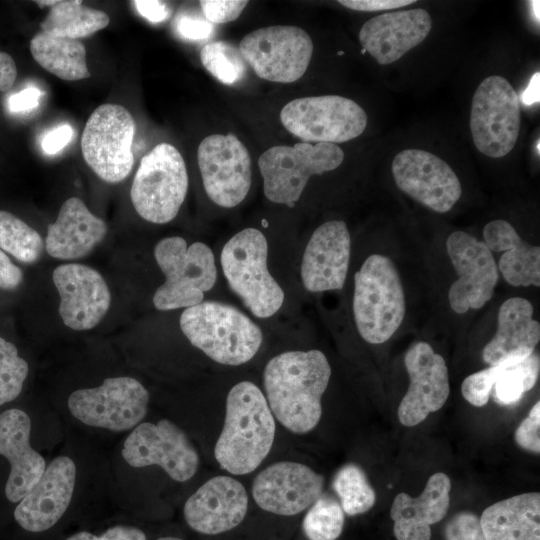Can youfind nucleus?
Masks as SVG:
<instances>
[{
  "mask_svg": "<svg viewBox=\"0 0 540 540\" xmlns=\"http://www.w3.org/2000/svg\"><path fill=\"white\" fill-rule=\"evenodd\" d=\"M404 363L410 383L397 416L402 425L413 427L446 403L450 393L448 368L444 358L427 342L413 344Z\"/></svg>",
  "mask_w": 540,
  "mask_h": 540,
  "instance_id": "nucleus-18",
  "label": "nucleus"
},
{
  "mask_svg": "<svg viewBox=\"0 0 540 540\" xmlns=\"http://www.w3.org/2000/svg\"><path fill=\"white\" fill-rule=\"evenodd\" d=\"M122 456L132 467L160 466L178 482L191 479L199 465L187 435L167 419L137 425L124 442Z\"/></svg>",
  "mask_w": 540,
  "mask_h": 540,
  "instance_id": "nucleus-14",
  "label": "nucleus"
},
{
  "mask_svg": "<svg viewBox=\"0 0 540 540\" xmlns=\"http://www.w3.org/2000/svg\"><path fill=\"white\" fill-rule=\"evenodd\" d=\"M109 21L105 12L85 6L80 0H60L40 27L48 35L78 40L105 28Z\"/></svg>",
  "mask_w": 540,
  "mask_h": 540,
  "instance_id": "nucleus-32",
  "label": "nucleus"
},
{
  "mask_svg": "<svg viewBox=\"0 0 540 540\" xmlns=\"http://www.w3.org/2000/svg\"><path fill=\"white\" fill-rule=\"evenodd\" d=\"M499 366H490L467 376L461 385L464 399L475 407L487 404Z\"/></svg>",
  "mask_w": 540,
  "mask_h": 540,
  "instance_id": "nucleus-39",
  "label": "nucleus"
},
{
  "mask_svg": "<svg viewBox=\"0 0 540 540\" xmlns=\"http://www.w3.org/2000/svg\"><path fill=\"white\" fill-rule=\"evenodd\" d=\"M484 242L494 252H503L499 270L512 286H540V247L525 242L515 228L502 219L483 229Z\"/></svg>",
  "mask_w": 540,
  "mask_h": 540,
  "instance_id": "nucleus-29",
  "label": "nucleus"
},
{
  "mask_svg": "<svg viewBox=\"0 0 540 540\" xmlns=\"http://www.w3.org/2000/svg\"><path fill=\"white\" fill-rule=\"evenodd\" d=\"M338 2L352 10L375 12L401 8L415 3V0H340Z\"/></svg>",
  "mask_w": 540,
  "mask_h": 540,
  "instance_id": "nucleus-46",
  "label": "nucleus"
},
{
  "mask_svg": "<svg viewBox=\"0 0 540 540\" xmlns=\"http://www.w3.org/2000/svg\"><path fill=\"white\" fill-rule=\"evenodd\" d=\"M28 371V363L18 355L17 347L0 337V405L20 394Z\"/></svg>",
  "mask_w": 540,
  "mask_h": 540,
  "instance_id": "nucleus-38",
  "label": "nucleus"
},
{
  "mask_svg": "<svg viewBox=\"0 0 540 540\" xmlns=\"http://www.w3.org/2000/svg\"><path fill=\"white\" fill-rule=\"evenodd\" d=\"M498 366V373L491 393L494 401L498 404L512 405L534 387L539 375L540 359L539 355L534 352L518 363Z\"/></svg>",
  "mask_w": 540,
  "mask_h": 540,
  "instance_id": "nucleus-33",
  "label": "nucleus"
},
{
  "mask_svg": "<svg viewBox=\"0 0 540 540\" xmlns=\"http://www.w3.org/2000/svg\"><path fill=\"white\" fill-rule=\"evenodd\" d=\"M446 540H486L479 518L467 511L454 515L445 527Z\"/></svg>",
  "mask_w": 540,
  "mask_h": 540,
  "instance_id": "nucleus-40",
  "label": "nucleus"
},
{
  "mask_svg": "<svg viewBox=\"0 0 540 540\" xmlns=\"http://www.w3.org/2000/svg\"><path fill=\"white\" fill-rule=\"evenodd\" d=\"M533 312L525 298L512 297L502 303L496 333L482 352L485 363L512 365L534 353L540 340V324L533 319Z\"/></svg>",
  "mask_w": 540,
  "mask_h": 540,
  "instance_id": "nucleus-26",
  "label": "nucleus"
},
{
  "mask_svg": "<svg viewBox=\"0 0 540 540\" xmlns=\"http://www.w3.org/2000/svg\"><path fill=\"white\" fill-rule=\"evenodd\" d=\"M324 477L293 461L276 462L263 469L252 484V496L263 510L281 516L297 515L321 495Z\"/></svg>",
  "mask_w": 540,
  "mask_h": 540,
  "instance_id": "nucleus-19",
  "label": "nucleus"
},
{
  "mask_svg": "<svg viewBox=\"0 0 540 540\" xmlns=\"http://www.w3.org/2000/svg\"><path fill=\"white\" fill-rule=\"evenodd\" d=\"M107 233L106 223L77 197L68 198L54 223H50L45 250L53 258L74 260L87 255Z\"/></svg>",
  "mask_w": 540,
  "mask_h": 540,
  "instance_id": "nucleus-28",
  "label": "nucleus"
},
{
  "mask_svg": "<svg viewBox=\"0 0 540 540\" xmlns=\"http://www.w3.org/2000/svg\"><path fill=\"white\" fill-rule=\"evenodd\" d=\"M65 540H147V536L138 527L114 525L98 534L89 531H79L70 535Z\"/></svg>",
  "mask_w": 540,
  "mask_h": 540,
  "instance_id": "nucleus-44",
  "label": "nucleus"
},
{
  "mask_svg": "<svg viewBox=\"0 0 540 540\" xmlns=\"http://www.w3.org/2000/svg\"><path fill=\"white\" fill-rule=\"evenodd\" d=\"M176 32L188 40H205L214 33V25L200 15L182 13L175 20Z\"/></svg>",
  "mask_w": 540,
  "mask_h": 540,
  "instance_id": "nucleus-43",
  "label": "nucleus"
},
{
  "mask_svg": "<svg viewBox=\"0 0 540 540\" xmlns=\"http://www.w3.org/2000/svg\"><path fill=\"white\" fill-rule=\"evenodd\" d=\"M406 312L405 294L393 261L370 255L354 276L353 314L360 336L368 343L389 340Z\"/></svg>",
  "mask_w": 540,
  "mask_h": 540,
  "instance_id": "nucleus-4",
  "label": "nucleus"
},
{
  "mask_svg": "<svg viewBox=\"0 0 540 540\" xmlns=\"http://www.w3.org/2000/svg\"><path fill=\"white\" fill-rule=\"evenodd\" d=\"M133 4L139 14L153 23L165 21L171 14L168 5L157 0H136Z\"/></svg>",
  "mask_w": 540,
  "mask_h": 540,
  "instance_id": "nucleus-49",
  "label": "nucleus"
},
{
  "mask_svg": "<svg viewBox=\"0 0 540 540\" xmlns=\"http://www.w3.org/2000/svg\"><path fill=\"white\" fill-rule=\"evenodd\" d=\"M333 489L340 499L343 512L349 516L367 512L376 501V493L365 472L356 464H346L337 471Z\"/></svg>",
  "mask_w": 540,
  "mask_h": 540,
  "instance_id": "nucleus-35",
  "label": "nucleus"
},
{
  "mask_svg": "<svg viewBox=\"0 0 540 540\" xmlns=\"http://www.w3.org/2000/svg\"><path fill=\"white\" fill-rule=\"evenodd\" d=\"M52 280L60 296L59 314L67 327L77 331L92 329L108 312L111 294L94 268L61 264L54 269Z\"/></svg>",
  "mask_w": 540,
  "mask_h": 540,
  "instance_id": "nucleus-20",
  "label": "nucleus"
},
{
  "mask_svg": "<svg viewBox=\"0 0 540 540\" xmlns=\"http://www.w3.org/2000/svg\"><path fill=\"white\" fill-rule=\"evenodd\" d=\"M275 431V418L262 391L250 381L239 382L227 395L215 459L231 474L251 473L269 454Z\"/></svg>",
  "mask_w": 540,
  "mask_h": 540,
  "instance_id": "nucleus-2",
  "label": "nucleus"
},
{
  "mask_svg": "<svg viewBox=\"0 0 540 540\" xmlns=\"http://www.w3.org/2000/svg\"><path fill=\"white\" fill-rule=\"evenodd\" d=\"M57 3V1H47V0H43V1H40V0H37L36 1V4L40 7V8H43L45 6H53Z\"/></svg>",
  "mask_w": 540,
  "mask_h": 540,
  "instance_id": "nucleus-53",
  "label": "nucleus"
},
{
  "mask_svg": "<svg viewBox=\"0 0 540 540\" xmlns=\"http://www.w3.org/2000/svg\"><path fill=\"white\" fill-rule=\"evenodd\" d=\"M267 255V240L255 228L235 234L221 251V265L229 287L259 318L274 315L285 298L283 289L268 271Z\"/></svg>",
  "mask_w": 540,
  "mask_h": 540,
  "instance_id": "nucleus-5",
  "label": "nucleus"
},
{
  "mask_svg": "<svg viewBox=\"0 0 540 540\" xmlns=\"http://www.w3.org/2000/svg\"><path fill=\"white\" fill-rule=\"evenodd\" d=\"M248 510V495L237 479L220 475L201 485L185 502L187 525L205 535H217L237 527Z\"/></svg>",
  "mask_w": 540,
  "mask_h": 540,
  "instance_id": "nucleus-22",
  "label": "nucleus"
},
{
  "mask_svg": "<svg viewBox=\"0 0 540 540\" xmlns=\"http://www.w3.org/2000/svg\"><path fill=\"white\" fill-rule=\"evenodd\" d=\"M525 104L531 105L539 100V73L537 72L531 79L530 84L522 95Z\"/></svg>",
  "mask_w": 540,
  "mask_h": 540,
  "instance_id": "nucleus-51",
  "label": "nucleus"
},
{
  "mask_svg": "<svg viewBox=\"0 0 540 540\" xmlns=\"http://www.w3.org/2000/svg\"><path fill=\"white\" fill-rule=\"evenodd\" d=\"M30 52L41 67L60 79L77 81L91 76L86 49L79 40L40 32L31 39Z\"/></svg>",
  "mask_w": 540,
  "mask_h": 540,
  "instance_id": "nucleus-31",
  "label": "nucleus"
},
{
  "mask_svg": "<svg viewBox=\"0 0 540 540\" xmlns=\"http://www.w3.org/2000/svg\"><path fill=\"white\" fill-rule=\"evenodd\" d=\"M283 126L305 142L342 143L361 135L367 114L354 100L339 95L297 98L280 112Z\"/></svg>",
  "mask_w": 540,
  "mask_h": 540,
  "instance_id": "nucleus-10",
  "label": "nucleus"
},
{
  "mask_svg": "<svg viewBox=\"0 0 540 540\" xmlns=\"http://www.w3.org/2000/svg\"><path fill=\"white\" fill-rule=\"evenodd\" d=\"M16 77L17 67L13 58L8 53L0 51V91L10 90Z\"/></svg>",
  "mask_w": 540,
  "mask_h": 540,
  "instance_id": "nucleus-50",
  "label": "nucleus"
},
{
  "mask_svg": "<svg viewBox=\"0 0 540 540\" xmlns=\"http://www.w3.org/2000/svg\"><path fill=\"white\" fill-rule=\"evenodd\" d=\"M180 328L193 346L224 365L248 362L263 340L261 329L248 316L216 301H202L186 308L180 317Z\"/></svg>",
  "mask_w": 540,
  "mask_h": 540,
  "instance_id": "nucleus-3",
  "label": "nucleus"
},
{
  "mask_svg": "<svg viewBox=\"0 0 540 540\" xmlns=\"http://www.w3.org/2000/svg\"><path fill=\"white\" fill-rule=\"evenodd\" d=\"M23 281L22 270L0 249V289L14 290Z\"/></svg>",
  "mask_w": 540,
  "mask_h": 540,
  "instance_id": "nucleus-47",
  "label": "nucleus"
},
{
  "mask_svg": "<svg viewBox=\"0 0 540 540\" xmlns=\"http://www.w3.org/2000/svg\"><path fill=\"white\" fill-rule=\"evenodd\" d=\"M344 522L340 503L321 495L305 514L302 529L309 540H336L343 531Z\"/></svg>",
  "mask_w": 540,
  "mask_h": 540,
  "instance_id": "nucleus-36",
  "label": "nucleus"
},
{
  "mask_svg": "<svg viewBox=\"0 0 540 540\" xmlns=\"http://www.w3.org/2000/svg\"><path fill=\"white\" fill-rule=\"evenodd\" d=\"M156 540H183L182 538L175 537V536H163L159 537Z\"/></svg>",
  "mask_w": 540,
  "mask_h": 540,
  "instance_id": "nucleus-54",
  "label": "nucleus"
},
{
  "mask_svg": "<svg viewBox=\"0 0 540 540\" xmlns=\"http://www.w3.org/2000/svg\"><path fill=\"white\" fill-rule=\"evenodd\" d=\"M149 403L147 389L132 377H112L101 386L79 389L68 399L71 414L82 423L125 431L145 417Z\"/></svg>",
  "mask_w": 540,
  "mask_h": 540,
  "instance_id": "nucleus-13",
  "label": "nucleus"
},
{
  "mask_svg": "<svg viewBox=\"0 0 540 540\" xmlns=\"http://www.w3.org/2000/svg\"><path fill=\"white\" fill-rule=\"evenodd\" d=\"M76 468L67 456L56 457L14 510L17 524L30 533L53 528L67 511L75 486Z\"/></svg>",
  "mask_w": 540,
  "mask_h": 540,
  "instance_id": "nucleus-21",
  "label": "nucleus"
},
{
  "mask_svg": "<svg viewBox=\"0 0 540 540\" xmlns=\"http://www.w3.org/2000/svg\"><path fill=\"white\" fill-rule=\"evenodd\" d=\"M73 134V128L69 124H63L48 131L41 141L43 152L47 155L58 153L71 141Z\"/></svg>",
  "mask_w": 540,
  "mask_h": 540,
  "instance_id": "nucleus-45",
  "label": "nucleus"
},
{
  "mask_svg": "<svg viewBox=\"0 0 540 540\" xmlns=\"http://www.w3.org/2000/svg\"><path fill=\"white\" fill-rule=\"evenodd\" d=\"M431 28V16L424 9L387 12L363 24L359 41L379 64L387 65L424 41Z\"/></svg>",
  "mask_w": 540,
  "mask_h": 540,
  "instance_id": "nucleus-24",
  "label": "nucleus"
},
{
  "mask_svg": "<svg viewBox=\"0 0 540 540\" xmlns=\"http://www.w3.org/2000/svg\"><path fill=\"white\" fill-rule=\"evenodd\" d=\"M451 481L447 474L431 475L422 493L414 498L407 493L395 496L390 517L397 540H430L431 526L447 514Z\"/></svg>",
  "mask_w": 540,
  "mask_h": 540,
  "instance_id": "nucleus-27",
  "label": "nucleus"
},
{
  "mask_svg": "<svg viewBox=\"0 0 540 540\" xmlns=\"http://www.w3.org/2000/svg\"><path fill=\"white\" fill-rule=\"evenodd\" d=\"M188 190V174L180 152L169 143L156 145L141 159L130 197L146 221L164 224L173 220Z\"/></svg>",
  "mask_w": 540,
  "mask_h": 540,
  "instance_id": "nucleus-7",
  "label": "nucleus"
},
{
  "mask_svg": "<svg viewBox=\"0 0 540 540\" xmlns=\"http://www.w3.org/2000/svg\"><path fill=\"white\" fill-rule=\"evenodd\" d=\"M516 443L533 453H540V401L531 408L515 431Z\"/></svg>",
  "mask_w": 540,
  "mask_h": 540,
  "instance_id": "nucleus-42",
  "label": "nucleus"
},
{
  "mask_svg": "<svg viewBox=\"0 0 540 540\" xmlns=\"http://www.w3.org/2000/svg\"><path fill=\"white\" fill-rule=\"evenodd\" d=\"M397 187L437 213L452 209L462 194V186L453 169L440 157L421 149H405L392 161Z\"/></svg>",
  "mask_w": 540,
  "mask_h": 540,
  "instance_id": "nucleus-17",
  "label": "nucleus"
},
{
  "mask_svg": "<svg viewBox=\"0 0 540 540\" xmlns=\"http://www.w3.org/2000/svg\"><path fill=\"white\" fill-rule=\"evenodd\" d=\"M479 522L486 540H540V494L498 501L482 512Z\"/></svg>",
  "mask_w": 540,
  "mask_h": 540,
  "instance_id": "nucleus-30",
  "label": "nucleus"
},
{
  "mask_svg": "<svg viewBox=\"0 0 540 540\" xmlns=\"http://www.w3.org/2000/svg\"><path fill=\"white\" fill-rule=\"evenodd\" d=\"M520 123V99L512 85L499 75L485 78L471 103L470 129L476 148L490 158L506 156L517 142Z\"/></svg>",
  "mask_w": 540,
  "mask_h": 540,
  "instance_id": "nucleus-11",
  "label": "nucleus"
},
{
  "mask_svg": "<svg viewBox=\"0 0 540 540\" xmlns=\"http://www.w3.org/2000/svg\"><path fill=\"white\" fill-rule=\"evenodd\" d=\"M31 421L20 409L0 414V455L10 463L5 495L19 502L39 481L46 469L44 458L30 445Z\"/></svg>",
  "mask_w": 540,
  "mask_h": 540,
  "instance_id": "nucleus-25",
  "label": "nucleus"
},
{
  "mask_svg": "<svg viewBox=\"0 0 540 540\" xmlns=\"http://www.w3.org/2000/svg\"><path fill=\"white\" fill-rule=\"evenodd\" d=\"M165 282L157 288L153 304L161 311L188 308L203 301L215 285L217 270L212 250L202 242L187 246L179 236L160 240L154 249Z\"/></svg>",
  "mask_w": 540,
  "mask_h": 540,
  "instance_id": "nucleus-6",
  "label": "nucleus"
},
{
  "mask_svg": "<svg viewBox=\"0 0 540 540\" xmlns=\"http://www.w3.org/2000/svg\"><path fill=\"white\" fill-rule=\"evenodd\" d=\"M351 238L344 221L331 220L320 225L305 248L301 278L310 292L340 290L349 268Z\"/></svg>",
  "mask_w": 540,
  "mask_h": 540,
  "instance_id": "nucleus-23",
  "label": "nucleus"
},
{
  "mask_svg": "<svg viewBox=\"0 0 540 540\" xmlns=\"http://www.w3.org/2000/svg\"><path fill=\"white\" fill-rule=\"evenodd\" d=\"M199 4L208 21L214 24H221L237 19L248 4V1L201 0Z\"/></svg>",
  "mask_w": 540,
  "mask_h": 540,
  "instance_id": "nucleus-41",
  "label": "nucleus"
},
{
  "mask_svg": "<svg viewBox=\"0 0 540 540\" xmlns=\"http://www.w3.org/2000/svg\"><path fill=\"white\" fill-rule=\"evenodd\" d=\"M239 51L262 79L291 83L306 72L313 53L309 34L296 26H269L242 38Z\"/></svg>",
  "mask_w": 540,
  "mask_h": 540,
  "instance_id": "nucleus-12",
  "label": "nucleus"
},
{
  "mask_svg": "<svg viewBox=\"0 0 540 540\" xmlns=\"http://www.w3.org/2000/svg\"><path fill=\"white\" fill-rule=\"evenodd\" d=\"M41 235L14 214L0 210V249L18 261L32 264L43 253Z\"/></svg>",
  "mask_w": 540,
  "mask_h": 540,
  "instance_id": "nucleus-34",
  "label": "nucleus"
},
{
  "mask_svg": "<svg viewBox=\"0 0 540 540\" xmlns=\"http://www.w3.org/2000/svg\"><path fill=\"white\" fill-rule=\"evenodd\" d=\"M343 160V150L332 143L271 147L258 160L264 194L274 203L292 207L311 176L334 170Z\"/></svg>",
  "mask_w": 540,
  "mask_h": 540,
  "instance_id": "nucleus-8",
  "label": "nucleus"
},
{
  "mask_svg": "<svg viewBox=\"0 0 540 540\" xmlns=\"http://www.w3.org/2000/svg\"><path fill=\"white\" fill-rule=\"evenodd\" d=\"M531 6H532V9H533V13H534V17L535 19L537 20V23L539 24V4L540 2L539 1H531Z\"/></svg>",
  "mask_w": 540,
  "mask_h": 540,
  "instance_id": "nucleus-52",
  "label": "nucleus"
},
{
  "mask_svg": "<svg viewBox=\"0 0 540 540\" xmlns=\"http://www.w3.org/2000/svg\"><path fill=\"white\" fill-rule=\"evenodd\" d=\"M330 376V364L320 350L287 351L270 359L263 380L274 418L295 434L312 431L321 419Z\"/></svg>",
  "mask_w": 540,
  "mask_h": 540,
  "instance_id": "nucleus-1",
  "label": "nucleus"
},
{
  "mask_svg": "<svg viewBox=\"0 0 540 540\" xmlns=\"http://www.w3.org/2000/svg\"><path fill=\"white\" fill-rule=\"evenodd\" d=\"M204 189L219 206L240 204L251 187V158L247 148L232 133L204 138L197 151Z\"/></svg>",
  "mask_w": 540,
  "mask_h": 540,
  "instance_id": "nucleus-15",
  "label": "nucleus"
},
{
  "mask_svg": "<svg viewBox=\"0 0 540 540\" xmlns=\"http://www.w3.org/2000/svg\"><path fill=\"white\" fill-rule=\"evenodd\" d=\"M200 59L206 70L226 85L241 81L247 73V63L239 49L224 41L206 44Z\"/></svg>",
  "mask_w": 540,
  "mask_h": 540,
  "instance_id": "nucleus-37",
  "label": "nucleus"
},
{
  "mask_svg": "<svg viewBox=\"0 0 540 540\" xmlns=\"http://www.w3.org/2000/svg\"><path fill=\"white\" fill-rule=\"evenodd\" d=\"M446 249L458 275L448 291L451 308L458 314L482 308L492 297L498 281V268L484 241L464 232H452Z\"/></svg>",
  "mask_w": 540,
  "mask_h": 540,
  "instance_id": "nucleus-16",
  "label": "nucleus"
},
{
  "mask_svg": "<svg viewBox=\"0 0 540 540\" xmlns=\"http://www.w3.org/2000/svg\"><path fill=\"white\" fill-rule=\"evenodd\" d=\"M135 121L130 112L117 104H103L88 118L81 139L87 165L103 181L118 183L131 172Z\"/></svg>",
  "mask_w": 540,
  "mask_h": 540,
  "instance_id": "nucleus-9",
  "label": "nucleus"
},
{
  "mask_svg": "<svg viewBox=\"0 0 540 540\" xmlns=\"http://www.w3.org/2000/svg\"><path fill=\"white\" fill-rule=\"evenodd\" d=\"M41 96L42 92L38 88L30 86L11 95L8 107L10 111L16 113L29 112L38 106Z\"/></svg>",
  "mask_w": 540,
  "mask_h": 540,
  "instance_id": "nucleus-48",
  "label": "nucleus"
}]
</instances>
